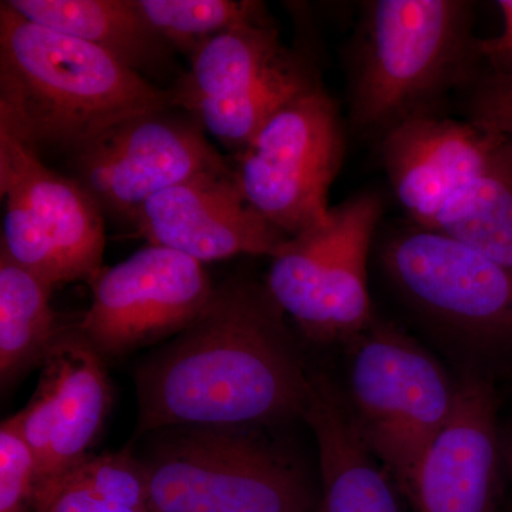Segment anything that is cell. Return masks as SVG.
Instances as JSON below:
<instances>
[{"mask_svg":"<svg viewBox=\"0 0 512 512\" xmlns=\"http://www.w3.org/2000/svg\"><path fill=\"white\" fill-rule=\"evenodd\" d=\"M136 386L140 437L302 417L309 373L265 284L229 279L188 328L137 367Z\"/></svg>","mask_w":512,"mask_h":512,"instance_id":"6da1fadb","label":"cell"},{"mask_svg":"<svg viewBox=\"0 0 512 512\" xmlns=\"http://www.w3.org/2000/svg\"><path fill=\"white\" fill-rule=\"evenodd\" d=\"M165 107L170 89L0 3V134L40 158L69 156L114 124Z\"/></svg>","mask_w":512,"mask_h":512,"instance_id":"7a4b0ae2","label":"cell"},{"mask_svg":"<svg viewBox=\"0 0 512 512\" xmlns=\"http://www.w3.org/2000/svg\"><path fill=\"white\" fill-rule=\"evenodd\" d=\"M473 3L464 0H373L363 5L350 82L357 133L382 137L400 121L440 113L457 87L481 70Z\"/></svg>","mask_w":512,"mask_h":512,"instance_id":"3957f363","label":"cell"},{"mask_svg":"<svg viewBox=\"0 0 512 512\" xmlns=\"http://www.w3.org/2000/svg\"><path fill=\"white\" fill-rule=\"evenodd\" d=\"M146 457L151 512H312L301 468L252 426L154 431Z\"/></svg>","mask_w":512,"mask_h":512,"instance_id":"277c9868","label":"cell"},{"mask_svg":"<svg viewBox=\"0 0 512 512\" xmlns=\"http://www.w3.org/2000/svg\"><path fill=\"white\" fill-rule=\"evenodd\" d=\"M343 345L350 413L404 497L421 458L453 414L458 383L419 342L377 316Z\"/></svg>","mask_w":512,"mask_h":512,"instance_id":"5b68a950","label":"cell"},{"mask_svg":"<svg viewBox=\"0 0 512 512\" xmlns=\"http://www.w3.org/2000/svg\"><path fill=\"white\" fill-rule=\"evenodd\" d=\"M171 87L173 106L238 153L296 94L319 82L302 50L289 49L265 18L212 37Z\"/></svg>","mask_w":512,"mask_h":512,"instance_id":"8992f818","label":"cell"},{"mask_svg":"<svg viewBox=\"0 0 512 512\" xmlns=\"http://www.w3.org/2000/svg\"><path fill=\"white\" fill-rule=\"evenodd\" d=\"M382 214L379 195L363 192L272 256L266 289L313 342L346 343L376 318L367 258Z\"/></svg>","mask_w":512,"mask_h":512,"instance_id":"52a82bcc","label":"cell"},{"mask_svg":"<svg viewBox=\"0 0 512 512\" xmlns=\"http://www.w3.org/2000/svg\"><path fill=\"white\" fill-rule=\"evenodd\" d=\"M343 156L339 109L319 80L269 117L232 168L249 204L293 238L329 217Z\"/></svg>","mask_w":512,"mask_h":512,"instance_id":"ba28073f","label":"cell"},{"mask_svg":"<svg viewBox=\"0 0 512 512\" xmlns=\"http://www.w3.org/2000/svg\"><path fill=\"white\" fill-rule=\"evenodd\" d=\"M0 194L5 201L0 248L13 261L53 288L92 284L103 269L106 217L82 185L0 134Z\"/></svg>","mask_w":512,"mask_h":512,"instance_id":"9c48e42d","label":"cell"},{"mask_svg":"<svg viewBox=\"0 0 512 512\" xmlns=\"http://www.w3.org/2000/svg\"><path fill=\"white\" fill-rule=\"evenodd\" d=\"M387 278L410 305L483 348L512 346V274L436 229L410 225L382 248Z\"/></svg>","mask_w":512,"mask_h":512,"instance_id":"30bf717a","label":"cell"},{"mask_svg":"<svg viewBox=\"0 0 512 512\" xmlns=\"http://www.w3.org/2000/svg\"><path fill=\"white\" fill-rule=\"evenodd\" d=\"M177 107L114 124L67 156L73 180L104 217L133 224L154 195L205 171L228 167L204 128Z\"/></svg>","mask_w":512,"mask_h":512,"instance_id":"8fae6325","label":"cell"},{"mask_svg":"<svg viewBox=\"0 0 512 512\" xmlns=\"http://www.w3.org/2000/svg\"><path fill=\"white\" fill-rule=\"evenodd\" d=\"M77 329L101 357L121 356L178 335L210 305L215 286L200 262L148 247L103 268Z\"/></svg>","mask_w":512,"mask_h":512,"instance_id":"7c38bea8","label":"cell"},{"mask_svg":"<svg viewBox=\"0 0 512 512\" xmlns=\"http://www.w3.org/2000/svg\"><path fill=\"white\" fill-rule=\"evenodd\" d=\"M133 225L148 244L200 264L238 255L272 258L291 239L249 204L232 164L154 195Z\"/></svg>","mask_w":512,"mask_h":512,"instance_id":"4fadbf2b","label":"cell"},{"mask_svg":"<svg viewBox=\"0 0 512 512\" xmlns=\"http://www.w3.org/2000/svg\"><path fill=\"white\" fill-rule=\"evenodd\" d=\"M498 397L481 375L458 382L456 407L404 498L413 512H498L503 474Z\"/></svg>","mask_w":512,"mask_h":512,"instance_id":"5bb4252c","label":"cell"},{"mask_svg":"<svg viewBox=\"0 0 512 512\" xmlns=\"http://www.w3.org/2000/svg\"><path fill=\"white\" fill-rule=\"evenodd\" d=\"M40 367L35 394L15 414L35 453L37 484L90 456L111 404L101 356L79 329L63 330Z\"/></svg>","mask_w":512,"mask_h":512,"instance_id":"9a60e30c","label":"cell"},{"mask_svg":"<svg viewBox=\"0 0 512 512\" xmlns=\"http://www.w3.org/2000/svg\"><path fill=\"white\" fill-rule=\"evenodd\" d=\"M504 136L440 113L400 121L380 137L390 185L414 225L433 229L461 188L483 173Z\"/></svg>","mask_w":512,"mask_h":512,"instance_id":"2e32d148","label":"cell"},{"mask_svg":"<svg viewBox=\"0 0 512 512\" xmlns=\"http://www.w3.org/2000/svg\"><path fill=\"white\" fill-rule=\"evenodd\" d=\"M302 419L318 443L322 512H404L399 488L366 446L345 392L329 376H309Z\"/></svg>","mask_w":512,"mask_h":512,"instance_id":"e0dca14e","label":"cell"},{"mask_svg":"<svg viewBox=\"0 0 512 512\" xmlns=\"http://www.w3.org/2000/svg\"><path fill=\"white\" fill-rule=\"evenodd\" d=\"M6 2L30 22L99 47L143 77L165 72L173 62L174 50L148 25L136 0Z\"/></svg>","mask_w":512,"mask_h":512,"instance_id":"ac0fdd59","label":"cell"},{"mask_svg":"<svg viewBox=\"0 0 512 512\" xmlns=\"http://www.w3.org/2000/svg\"><path fill=\"white\" fill-rule=\"evenodd\" d=\"M433 229L458 239L512 274V138L505 137L483 173L444 205Z\"/></svg>","mask_w":512,"mask_h":512,"instance_id":"d6986e66","label":"cell"},{"mask_svg":"<svg viewBox=\"0 0 512 512\" xmlns=\"http://www.w3.org/2000/svg\"><path fill=\"white\" fill-rule=\"evenodd\" d=\"M32 512H151L146 467L130 450L89 456L37 484Z\"/></svg>","mask_w":512,"mask_h":512,"instance_id":"ffe728a7","label":"cell"},{"mask_svg":"<svg viewBox=\"0 0 512 512\" xmlns=\"http://www.w3.org/2000/svg\"><path fill=\"white\" fill-rule=\"evenodd\" d=\"M53 286L0 248V377L10 384L42 365L63 332L50 305Z\"/></svg>","mask_w":512,"mask_h":512,"instance_id":"44dd1931","label":"cell"},{"mask_svg":"<svg viewBox=\"0 0 512 512\" xmlns=\"http://www.w3.org/2000/svg\"><path fill=\"white\" fill-rule=\"evenodd\" d=\"M136 5L157 35L188 57L228 29L268 18L265 3L256 0H136Z\"/></svg>","mask_w":512,"mask_h":512,"instance_id":"7402d4cb","label":"cell"},{"mask_svg":"<svg viewBox=\"0 0 512 512\" xmlns=\"http://www.w3.org/2000/svg\"><path fill=\"white\" fill-rule=\"evenodd\" d=\"M36 485L35 453L12 416L0 426V512L30 510Z\"/></svg>","mask_w":512,"mask_h":512,"instance_id":"603a6c76","label":"cell"},{"mask_svg":"<svg viewBox=\"0 0 512 512\" xmlns=\"http://www.w3.org/2000/svg\"><path fill=\"white\" fill-rule=\"evenodd\" d=\"M467 89V119L512 138V76L485 70Z\"/></svg>","mask_w":512,"mask_h":512,"instance_id":"cb8c5ba5","label":"cell"},{"mask_svg":"<svg viewBox=\"0 0 512 512\" xmlns=\"http://www.w3.org/2000/svg\"><path fill=\"white\" fill-rule=\"evenodd\" d=\"M497 5L503 13V30L500 35L478 40V52L487 63V72L512 76V0H500Z\"/></svg>","mask_w":512,"mask_h":512,"instance_id":"d4e9b609","label":"cell"},{"mask_svg":"<svg viewBox=\"0 0 512 512\" xmlns=\"http://www.w3.org/2000/svg\"><path fill=\"white\" fill-rule=\"evenodd\" d=\"M503 458L504 466L512 478V427L503 436Z\"/></svg>","mask_w":512,"mask_h":512,"instance_id":"484cf974","label":"cell"}]
</instances>
